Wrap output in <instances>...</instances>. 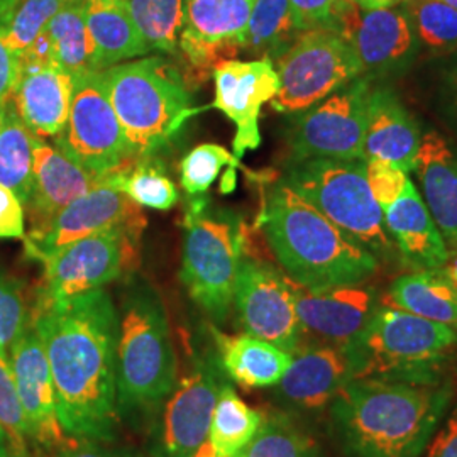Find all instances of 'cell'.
I'll list each match as a JSON object with an SVG mask.
<instances>
[{
  "instance_id": "51",
  "label": "cell",
  "mask_w": 457,
  "mask_h": 457,
  "mask_svg": "<svg viewBox=\"0 0 457 457\" xmlns=\"http://www.w3.org/2000/svg\"><path fill=\"white\" fill-rule=\"evenodd\" d=\"M0 457H12L11 454V449H9V444H7V437L0 427Z\"/></svg>"
},
{
  "instance_id": "43",
  "label": "cell",
  "mask_w": 457,
  "mask_h": 457,
  "mask_svg": "<svg viewBox=\"0 0 457 457\" xmlns=\"http://www.w3.org/2000/svg\"><path fill=\"white\" fill-rule=\"evenodd\" d=\"M366 177L371 194L375 196L378 205L381 207V211L388 209L402 196L410 181L409 173H405L393 163L381 160L366 162Z\"/></svg>"
},
{
  "instance_id": "36",
  "label": "cell",
  "mask_w": 457,
  "mask_h": 457,
  "mask_svg": "<svg viewBox=\"0 0 457 457\" xmlns=\"http://www.w3.org/2000/svg\"><path fill=\"white\" fill-rule=\"evenodd\" d=\"M66 0H7L0 9V28L17 56L46 29Z\"/></svg>"
},
{
  "instance_id": "54",
  "label": "cell",
  "mask_w": 457,
  "mask_h": 457,
  "mask_svg": "<svg viewBox=\"0 0 457 457\" xmlns=\"http://www.w3.org/2000/svg\"><path fill=\"white\" fill-rule=\"evenodd\" d=\"M2 105H4V104H2ZM2 105H0V111H2Z\"/></svg>"
},
{
  "instance_id": "24",
  "label": "cell",
  "mask_w": 457,
  "mask_h": 457,
  "mask_svg": "<svg viewBox=\"0 0 457 457\" xmlns=\"http://www.w3.org/2000/svg\"><path fill=\"white\" fill-rule=\"evenodd\" d=\"M420 143V129L400 98L386 87H373L368 100L364 162H388L410 173Z\"/></svg>"
},
{
  "instance_id": "16",
  "label": "cell",
  "mask_w": 457,
  "mask_h": 457,
  "mask_svg": "<svg viewBox=\"0 0 457 457\" xmlns=\"http://www.w3.org/2000/svg\"><path fill=\"white\" fill-rule=\"evenodd\" d=\"M224 381L212 358L196 360L166 403L158 457H194L209 439L213 410Z\"/></svg>"
},
{
  "instance_id": "14",
  "label": "cell",
  "mask_w": 457,
  "mask_h": 457,
  "mask_svg": "<svg viewBox=\"0 0 457 457\" xmlns=\"http://www.w3.org/2000/svg\"><path fill=\"white\" fill-rule=\"evenodd\" d=\"M146 217L119 185V170L107 173L92 190L79 196L48 226L26 237V253L43 262L58 249L111 228L145 230Z\"/></svg>"
},
{
  "instance_id": "26",
  "label": "cell",
  "mask_w": 457,
  "mask_h": 457,
  "mask_svg": "<svg viewBox=\"0 0 457 457\" xmlns=\"http://www.w3.org/2000/svg\"><path fill=\"white\" fill-rule=\"evenodd\" d=\"M413 171L445 245L457 247L456 151L437 132H428L422 137Z\"/></svg>"
},
{
  "instance_id": "15",
  "label": "cell",
  "mask_w": 457,
  "mask_h": 457,
  "mask_svg": "<svg viewBox=\"0 0 457 457\" xmlns=\"http://www.w3.org/2000/svg\"><path fill=\"white\" fill-rule=\"evenodd\" d=\"M213 109L228 115L236 126L232 154L241 160L245 151L262 145L260 115L266 102L277 97L279 88L277 68L270 58L251 62L226 60L213 68Z\"/></svg>"
},
{
  "instance_id": "1",
  "label": "cell",
  "mask_w": 457,
  "mask_h": 457,
  "mask_svg": "<svg viewBox=\"0 0 457 457\" xmlns=\"http://www.w3.org/2000/svg\"><path fill=\"white\" fill-rule=\"evenodd\" d=\"M31 322L45 345L58 419L68 437L115 441L119 311L104 288L37 300Z\"/></svg>"
},
{
  "instance_id": "18",
  "label": "cell",
  "mask_w": 457,
  "mask_h": 457,
  "mask_svg": "<svg viewBox=\"0 0 457 457\" xmlns=\"http://www.w3.org/2000/svg\"><path fill=\"white\" fill-rule=\"evenodd\" d=\"M254 0H185L180 53L198 71H211L243 49Z\"/></svg>"
},
{
  "instance_id": "17",
  "label": "cell",
  "mask_w": 457,
  "mask_h": 457,
  "mask_svg": "<svg viewBox=\"0 0 457 457\" xmlns=\"http://www.w3.org/2000/svg\"><path fill=\"white\" fill-rule=\"evenodd\" d=\"M339 33L360 58L362 73H390L415 54L417 36L403 4L366 9L351 2Z\"/></svg>"
},
{
  "instance_id": "25",
  "label": "cell",
  "mask_w": 457,
  "mask_h": 457,
  "mask_svg": "<svg viewBox=\"0 0 457 457\" xmlns=\"http://www.w3.org/2000/svg\"><path fill=\"white\" fill-rule=\"evenodd\" d=\"M385 228L403 262L417 271L441 270L449 249L415 185L409 181L405 192L383 211Z\"/></svg>"
},
{
  "instance_id": "13",
  "label": "cell",
  "mask_w": 457,
  "mask_h": 457,
  "mask_svg": "<svg viewBox=\"0 0 457 457\" xmlns=\"http://www.w3.org/2000/svg\"><path fill=\"white\" fill-rule=\"evenodd\" d=\"M232 305L247 336L290 354L300 349L303 327L295 307L292 281L271 264L243 258Z\"/></svg>"
},
{
  "instance_id": "35",
  "label": "cell",
  "mask_w": 457,
  "mask_h": 457,
  "mask_svg": "<svg viewBox=\"0 0 457 457\" xmlns=\"http://www.w3.org/2000/svg\"><path fill=\"white\" fill-rule=\"evenodd\" d=\"M239 457H322L317 442L281 413L262 417V424Z\"/></svg>"
},
{
  "instance_id": "48",
  "label": "cell",
  "mask_w": 457,
  "mask_h": 457,
  "mask_svg": "<svg viewBox=\"0 0 457 457\" xmlns=\"http://www.w3.org/2000/svg\"><path fill=\"white\" fill-rule=\"evenodd\" d=\"M442 275L453 285V288L457 292V247H454L453 253H449L447 262H444L441 268Z\"/></svg>"
},
{
  "instance_id": "12",
  "label": "cell",
  "mask_w": 457,
  "mask_h": 457,
  "mask_svg": "<svg viewBox=\"0 0 457 457\" xmlns=\"http://www.w3.org/2000/svg\"><path fill=\"white\" fill-rule=\"evenodd\" d=\"M73 85L70 114L63 131L56 136V147L96 175L114 173L134 156L102 71L77 79Z\"/></svg>"
},
{
  "instance_id": "21",
  "label": "cell",
  "mask_w": 457,
  "mask_h": 457,
  "mask_svg": "<svg viewBox=\"0 0 457 457\" xmlns=\"http://www.w3.org/2000/svg\"><path fill=\"white\" fill-rule=\"evenodd\" d=\"M356 376V361L349 349L332 344L305 347L295 353L278 392L298 409H322Z\"/></svg>"
},
{
  "instance_id": "7",
  "label": "cell",
  "mask_w": 457,
  "mask_h": 457,
  "mask_svg": "<svg viewBox=\"0 0 457 457\" xmlns=\"http://www.w3.org/2000/svg\"><path fill=\"white\" fill-rule=\"evenodd\" d=\"M245 228L236 213L195 198L183 220L181 283L215 322H224L245 253Z\"/></svg>"
},
{
  "instance_id": "3",
  "label": "cell",
  "mask_w": 457,
  "mask_h": 457,
  "mask_svg": "<svg viewBox=\"0 0 457 457\" xmlns=\"http://www.w3.org/2000/svg\"><path fill=\"white\" fill-rule=\"evenodd\" d=\"M258 224L287 277L307 290L362 285L375 275V254L283 180L270 188Z\"/></svg>"
},
{
  "instance_id": "38",
  "label": "cell",
  "mask_w": 457,
  "mask_h": 457,
  "mask_svg": "<svg viewBox=\"0 0 457 457\" xmlns=\"http://www.w3.org/2000/svg\"><path fill=\"white\" fill-rule=\"evenodd\" d=\"M403 4L415 36L427 48H457V11L439 0H407Z\"/></svg>"
},
{
  "instance_id": "2",
  "label": "cell",
  "mask_w": 457,
  "mask_h": 457,
  "mask_svg": "<svg viewBox=\"0 0 457 457\" xmlns=\"http://www.w3.org/2000/svg\"><path fill=\"white\" fill-rule=\"evenodd\" d=\"M449 388L362 378L332 400L345 457H419L449 403Z\"/></svg>"
},
{
  "instance_id": "9",
  "label": "cell",
  "mask_w": 457,
  "mask_h": 457,
  "mask_svg": "<svg viewBox=\"0 0 457 457\" xmlns=\"http://www.w3.org/2000/svg\"><path fill=\"white\" fill-rule=\"evenodd\" d=\"M279 88L271 100L281 114H298L362 75L356 51L334 29H309L277 62Z\"/></svg>"
},
{
  "instance_id": "37",
  "label": "cell",
  "mask_w": 457,
  "mask_h": 457,
  "mask_svg": "<svg viewBox=\"0 0 457 457\" xmlns=\"http://www.w3.org/2000/svg\"><path fill=\"white\" fill-rule=\"evenodd\" d=\"M119 185L139 207L170 211L179 202L177 187L166 177L163 166L147 162V158H139L136 164L128 162L119 168Z\"/></svg>"
},
{
  "instance_id": "34",
  "label": "cell",
  "mask_w": 457,
  "mask_h": 457,
  "mask_svg": "<svg viewBox=\"0 0 457 457\" xmlns=\"http://www.w3.org/2000/svg\"><path fill=\"white\" fill-rule=\"evenodd\" d=\"M149 51L179 54L185 29V0H124Z\"/></svg>"
},
{
  "instance_id": "4",
  "label": "cell",
  "mask_w": 457,
  "mask_h": 457,
  "mask_svg": "<svg viewBox=\"0 0 457 457\" xmlns=\"http://www.w3.org/2000/svg\"><path fill=\"white\" fill-rule=\"evenodd\" d=\"M102 80L137 160L168 145L196 112L185 77L163 56L111 66Z\"/></svg>"
},
{
  "instance_id": "52",
  "label": "cell",
  "mask_w": 457,
  "mask_h": 457,
  "mask_svg": "<svg viewBox=\"0 0 457 457\" xmlns=\"http://www.w3.org/2000/svg\"><path fill=\"white\" fill-rule=\"evenodd\" d=\"M451 96H453V104H454L457 112V71H454L451 77Z\"/></svg>"
},
{
  "instance_id": "29",
  "label": "cell",
  "mask_w": 457,
  "mask_h": 457,
  "mask_svg": "<svg viewBox=\"0 0 457 457\" xmlns=\"http://www.w3.org/2000/svg\"><path fill=\"white\" fill-rule=\"evenodd\" d=\"M393 307L451 327L457 332V292L441 270L402 275L390 288Z\"/></svg>"
},
{
  "instance_id": "31",
  "label": "cell",
  "mask_w": 457,
  "mask_h": 457,
  "mask_svg": "<svg viewBox=\"0 0 457 457\" xmlns=\"http://www.w3.org/2000/svg\"><path fill=\"white\" fill-rule=\"evenodd\" d=\"M56 65L62 66L75 82L98 73L96 46L85 21V0H66L65 5L46 26Z\"/></svg>"
},
{
  "instance_id": "47",
  "label": "cell",
  "mask_w": 457,
  "mask_h": 457,
  "mask_svg": "<svg viewBox=\"0 0 457 457\" xmlns=\"http://www.w3.org/2000/svg\"><path fill=\"white\" fill-rule=\"evenodd\" d=\"M427 457H457V409L430 442Z\"/></svg>"
},
{
  "instance_id": "39",
  "label": "cell",
  "mask_w": 457,
  "mask_h": 457,
  "mask_svg": "<svg viewBox=\"0 0 457 457\" xmlns=\"http://www.w3.org/2000/svg\"><path fill=\"white\" fill-rule=\"evenodd\" d=\"M228 164L232 170L239 160L219 145H200L194 147L180 163V183L188 195H200L212 187L220 170Z\"/></svg>"
},
{
  "instance_id": "30",
  "label": "cell",
  "mask_w": 457,
  "mask_h": 457,
  "mask_svg": "<svg viewBox=\"0 0 457 457\" xmlns=\"http://www.w3.org/2000/svg\"><path fill=\"white\" fill-rule=\"evenodd\" d=\"M36 137L9 97L0 111V185L28 204L33 188Z\"/></svg>"
},
{
  "instance_id": "27",
  "label": "cell",
  "mask_w": 457,
  "mask_h": 457,
  "mask_svg": "<svg viewBox=\"0 0 457 457\" xmlns=\"http://www.w3.org/2000/svg\"><path fill=\"white\" fill-rule=\"evenodd\" d=\"M220 368L243 388L275 386L290 368L294 354L253 336H228L211 327Z\"/></svg>"
},
{
  "instance_id": "46",
  "label": "cell",
  "mask_w": 457,
  "mask_h": 457,
  "mask_svg": "<svg viewBox=\"0 0 457 457\" xmlns=\"http://www.w3.org/2000/svg\"><path fill=\"white\" fill-rule=\"evenodd\" d=\"M19 71V56L7 45L0 28V105L11 97Z\"/></svg>"
},
{
  "instance_id": "40",
  "label": "cell",
  "mask_w": 457,
  "mask_h": 457,
  "mask_svg": "<svg viewBox=\"0 0 457 457\" xmlns=\"http://www.w3.org/2000/svg\"><path fill=\"white\" fill-rule=\"evenodd\" d=\"M0 427L7 437L12 457H29L28 425L19 402L11 362L2 351H0Z\"/></svg>"
},
{
  "instance_id": "22",
  "label": "cell",
  "mask_w": 457,
  "mask_h": 457,
  "mask_svg": "<svg viewBox=\"0 0 457 457\" xmlns=\"http://www.w3.org/2000/svg\"><path fill=\"white\" fill-rule=\"evenodd\" d=\"M73 80L56 63L19 58L11 98L24 124L37 137H56L65 128L73 97Z\"/></svg>"
},
{
  "instance_id": "6",
  "label": "cell",
  "mask_w": 457,
  "mask_h": 457,
  "mask_svg": "<svg viewBox=\"0 0 457 457\" xmlns=\"http://www.w3.org/2000/svg\"><path fill=\"white\" fill-rule=\"evenodd\" d=\"M457 345L451 327L396 307H378L351 347L358 376L415 385H434L437 370Z\"/></svg>"
},
{
  "instance_id": "5",
  "label": "cell",
  "mask_w": 457,
  "mask_h": 457,
  "mask_svg": "<svg viewBox=\"0 0 457 457\" xmlns=\"http://www.w3.org/2000/svg\"><path fill=\"white\" fill-rule=\"evenodd\" d=\"M115 379L119 410L156 405L179 383L177 353L163 302L145 281H134L122 298Z\"/></svg>"
},
{
  "instance_id": "20",
  "label": "cell",
  "mask_w": 457,
  "mask_h": 457,
  "mask_svg": "<svg viewBox=\"0 0 457 457\" xmlns=\"http://www.w3.org/2000/svg\"><path fill=\"white\" fill-rule=\"evenodd\" d=\"M292 288L303 330L344 349L360 339L378 309L375 292L362 285L312 292L292 281Z\"/></svg>"
},
{
  "instance_id": "11",
  "label": "cell",
  "mask_w": 457,
  "mask_h": 457,
  "mask_svg": "<svg viewBox=\"0 0 457 457\" xmlns=\"http://www.w3.org/2000/svg\"><path fill=\"white\" fill-rule=\"evenodd\" d=\"M141 234L136 228H105L49 254L41 262L45 273L37 300H66L129 275Z\"/></svg>"
},
{
  "instance_id": "19",
  "label": "cell",
  "mask_w": 457,
  "mask_h": 457,
  "mask_svg": "<svg viewBox=\"0 0 457 457\" xmlns=\"http://www.w3.org/2000/svg\"><path fill=\"white\" fill-rule=\"evenodd\" d=\"M19 402L24 411L29 441L53 451L66 436L58 419L56 395L45 345L33 322L24 328L9 351Z\"/></svg>"
},
{
  "instance_id": "49",
  "label": "cell",
  "mask_w": 457,
  "mask_h": 457,
  "mask_svg": "<svg viewBox=\"0 0 457 457\" xmlns=\"http://www.w3.org/2000/svg\"><path fill=\"white\" fill-rule=\"evenodd\" d=\"M356 2L361 7L366 9H373V7H386V5H395L398 4V0H353Z\"/></svg>"
},
{
  "instance_id": "33",
  "label": "cell",
  "mask_w": 457,
  "mask_h": 457,
  "mask_svg": "<svg viewBox=\"0 0 457 457\" xmlns=\"http://www.w3.org/2000/svg\"><path fill=\"white\" fill-rule=\"evenodd\" d=\"M262 417L264 415L251 409L228 383H224L215 403L207 442L217 454L237 457L258 434Z\"/></svg>"
},
{
  "instance_id": "28",
  "label": "cell",
  "mask_w": 457,
  "mask_h": 457,
  "mask_svg": "<svg viewBox=\"0 0 457 457\" xmlns=\"http://www.w3.org/2000/svg\"><path fill=\"white\" fill-rule=\"evenodd\" d=\"M85 21L98 71L149 53L124 0H85Z\"/></svg>"
},
{
  "instance_id": "23",
  "label": "cell",
  "mask_w": 457,
  "mask_h": 457,
  "mask_svg": "<svg viewBox=\"0 0 457 457\" xmlns=\"http://www.w3.org/2000/svg\"><path fill=\"white\" fill-rule=\"evenodd\" d=\"M104 177L85 170L58 147L49 146L41 137H36L33 188L26 204L33 222L31 232L46 228L58 213L92 190Z\"/></svg>"
},
{
  "instance_id": "41",
  "label": "cell",
  "mask_w": 457,
  "mask_h": 457,
  "mask_svg": "<svg viewBox=\"0 0 457 457\" xmlns=\"http://www.w3.org/2000/svg\"><path fill=\"white\" fill-rule=\"evenodd\" d=\"M31 322L21 283L0 270V351L9 358L17 337Z\"/></svg>"
},
{
  "instance_id": "45",
  "label": "cell",
  "mask_w": 457,
  "mask_h": 457,
  "mask_svg": "<svg viewBox=\"0 0 457 457\" xmlns=\"http://www.w3.org/2000/svg\"><path fill=\"white\" fill-rule=\"evenodd\" d=\"M54 457H132L131 453L115 449L104 441L85 439V437H66L56 449H53Z\"/></svg>"
},
{
  "instance_id": "44",
  "label": "cell",
  "mask_w": 457,
  "mask_h": 457,
  "mask_svg": "<svg viewBox=\"0 0 457 457\" xmlns=\"http://www.w3.org/2000/svg\"><path fill=\"white\" fill-rule=\"evenodd\" d=\"M24 237V205L9 188L0 185V239Z\"/></svg>"
},
{
  "instance_id": "50",
  "label": "cell",
  "mask_w": 457,
  "mask_h": 457,
  "mask_svg": "<svg viewBox=\"0 0 457 457\" xmlns=\"http://www.w3.org/2000/svg\"><path fill=\"white\" fill-rule=\"evenodd\" d=\"M194 457H226L220 456V454H217L215 451H213L212 445L209 444V442H205L198 451L195 453V456ZM239 457V456H237Z\"/></svg>"
},
{
  "instance_id": "32",
  "label": "cell",
  "mask_w": 457,
  "mask_h": 457,
  "mask_svg": "<svg viewBox=\"0 0 457 457\" xmlns=\"http://www.w3.org/2000/svg\"><path fill=\"white\" fill-rule=\"evenodd\" d=\"M302 33L290 0H254L243 49L275 63Z\"/></svg>"
},
{
  "instance_id": "8",
  "label": "cell",
  "mask_w": 457,
  "mask_h": 457,
  "mask_svg": "<svg viewBox=\"0 0 457 457\" xmlns=\"http://www.w3.org/2000/svg\"><path fill=\"white\" fill-rule=\"evenodd\" d=\"M281 180L371 254L392 253L395 245L385 228L383 211L371 194L366 162H296L287 168Z\"/></svg>"
},
{
  "instance_id": "53",
  "label": "cell",
  "mask_w": 457,
  "mask_h": 457,
  "mask_svg": "<svg viewBox=\"0 0 457 457\" xmlns=\"http://www.w3.org/2000/svg\"><path fill=\"white\" fill-rule=\"evenodd\" d=\"M400 2H407V0H398V4ZM442 4H445V5H449V7H453V9H456L457 11V0H439Z\"/></svg>"
},
{
  "instance_id": "42",
  "label": "cell",
  "mask_w": 457,
  "mask_h": 457,
  "mask_svg": "<svg viewBox=\"0 0 457 457\" xmlns=\"http://www.w3.org/2000/svg\"><path fill=\"white\" fill-rule=\"evenodd\" d=\"M353 0H290L298 28L309 29H339L345 9Z\"/></svg>"
},
{
  "instance_id": "10",
  "label": "cell",
  "mask_w": 457,
  "mask_h": 457,
  "mask_svg": "<svg viewBox=\"0 0 457 457\" xmlns=\"http://www.w3.org/2000/svg\"><path fill=\"white\" fill-rule=\"evenodd\" d=\"M373 85L358 77L298 112L290 131L292 163L305 160L364 162L368 100Z\"/></svg>"
}]
</instances>
